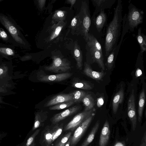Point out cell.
<instances>
[{"label":"cell","instance_id":"obj_1","mask_svg":"<svg viewBox=\"0 0 146 146\" xmlns=\"http://www.w3.org/2000/svg\"><path fill=\"white\" fill-rule=\"evenodd\" d=\"M122 1L118 0L114 9L113 18L107 27L105 39V55L107 56L117 46V42L121 35L122 17Z\"/></svg>","mask_w":146,"mask_h":146},{"label":"cell","instance_id":"obj_2","mask_svg":"<svg viewBox=\"0 0 146 146\" xmlns=\"http://www.w3.org/2000/svg\"><path fill=\"white\" fill-rule=\"evenodd\" d=\"M128 9L127 15H125L123 18V26L127 31L129 29L133 32L139 25L142 23L144 13L132 3L129 4Z\"/></svg>","mask_w":146,"mask_h":146},{"label":"cell","instance_id":"obj_3","mask_svg":"<svg viewBox=\"0 0 146 146\" xmlns=\"http://www.w3.org/2000/svg\"><path fill=\"white\" fill-rule=\"evenodd\" d=\"M63 123L47 125L42 131L39 140L41 146H51L61 135L63 129Z\"/></svg>","mask_w":146,"mask_h":146},{"label":"cell","instance_id":"obj_4","mask_svg":"<svg viewBox=\"0 0 146 146\" xmlns=\"http://www.w3.org/2000/svg\"><path fill=\"white\" fill-rule=\"evenodd\" d=\"M81 17L80 34L83 36L86 41L88 38V32L91 24V19L88 0L82 1L80 13Z\"/></svg>","mask_w":146,"mask_h":146},{"label":"cell","instance_id":"obj_5","mask_svg":"<svg viewBox=\"0 0 146 146\" xmlns=\"http://www.w3.org/2000/svg\"><path fill=\"white\" fill-rule=\"evenodd\" d=\"M95 111V109L93 108L90 110L84 111L78 113L64 127L63 131H73L75 130L80 124L94 113Z\"/></svg>","mask_w":146,"mask_h":146},{"label":"cell","instance_id":"obj_6","mask_svg":"<svg viewBox=\"0 0 146 146\" xmlns=\"http://www.w3.org/2000/svg\"><path fill=\"white\" fill-rule=\"evenodd\" d=\"M52 64L45 66V70L56 73L66 72L71 68L70 64L64 59L56 56L52 57Z\"/></svg>","mask_w":146,"mask_h":146},{"label":"cell","instance_id":"obj_7","mask_svg":"<svg viewBox=\"0 0 146 146\" xmlns=\"http://www.w3.org/2000/svg\"><path fill=\"white\" fill-rule=\"evenodd\" d=\"M0 22L17 43L25 45V43L21 37L19 30L7 17L0 14Z\"/></svg>","mask_w":146,"mask_h":146},{"label":"cell","instance_id":"obj_8","mask_svg":"<svg viewBox=\"0 0 146 146\" xmlns=\"http://www.w3.org/2000/svg\"><path fill=\"white\" fill-rule=\"evenodd\" d=\"M95 115L94 113H93L75 129L70 137V146H75L79 142L90 125Z\"/></svg>","mask_w":146,"mask_h":146},{"label":"cell","instance_id":"obj_9","mask_svg":"<svg viewBox=\"0 0 146 146\" xmlns=\"http://www.w3.org/2000/svg\"><path fill=\"white\" fill-rule=\"evenodd\" d=\"M127 114L132 124L133 130H135L137 124V119L135 108L134 91H132L128 102Z\"/></svg>","mask_w":146,"mask_h":146},{"label":"cell","instance_id":"obj_10","mask_svg":"<svg viewBox=\"0 0 146 146\" xmlns=\"http://www.w3.org/2000/svg\"><path fill=\"white\" fill-rule=\"evenodd\" d=\"M93 5L95 7V10L92 19V20L101 11L110 8L115 3L116 0H92Z\"/></svg>","mask_w":146,"mask_h":146},{"label":"cell","instance_id":"obj_11","mask_svg":"<svg viewBox=\"0 0 146 146\" xmlns=\"http://www.w3.org/2000/svg\"><path fill=\"white\" fill-rule=\"evenodd\" d=\"M80 107L75 106L68 109L53 116L50 121L52 124L58 123L59 122L77 112L80 109Z\"/></svg>","mask_w":146,"mask_h":146},{"label":"cell","instance_id":"obj_12","mask_svg":"<svg viewBox=\"0 0 146 146\" xmlns=\"http://www.w3.org/2000/svg\"><path fill=\"white\" fill-rule=\"evenodd\" d=\"M86 55L87 57L91 58L93 62L97 63L100 68L104 70L105 69L103 53L100 51L86 46Z\"/></svg>","mask_w":146,"mask_h":146},{"label":"cell","instance_id":"obj_13","mask_svg":"<svg viewBox=\"0 0 146 146\" xmlns=\"http://www.w3.org/2000/svg\"><path fill=\"white\" fill-rule=\"evenodd\" d=\"M72 75L70 73H65L55 75L41 74L38 78L40 81L43 82H58L65 80Z\"/></svg>","mask_w":146,"mask_h":146},{"label":"cell","instance_id":"obj_14","mask_svg":"<svg viewBox=\"0 0 146 146\" xmlns=\"http://www.w3.org/2000/svg\"><path fill=\"white\" fill-rule=\"evenodd\" d=\"M73 100L72 93L60 94L55 96L48 101L44 105V107H48L60 103Z\"/></svg>","mask_w":146,"mask_h":146},{"label":"cell","instance_id":"obj_15","mask_svg":"<svg viewBox=\"0 0 146 146\" xmlns=\"http://www.w3.org/2000/svg\"><path fill=\"white\" fill-rule=\"evenodd\" d=\"M110 130L108 121L106 120L102 127L100 133L99 146H106L110 138Z\"/></svg>","mask_w":146,"mask_h":146},{"label":"cell","instance_id":"obj_16","mask_svg":"<svg viewBox=\"0 0 146 146\" xmlns=\"http://www.w3.org/2000/svg\"><path fill=\"white\" fill-rule=\"evenodd\" d=\"M48 113L42 110L37 111L35 114V119L32 130L34 131L39 127L43 126L45 121L47 120Z\"/></svg>","mask_w":146,"mask_h":146},{"label":"cell","instance_id":"obj_17","mask_svg":"<svg viewBox=\"0 0 146 146\" xmlns=\"http://www.w3.org/2000/svg\"><path fill=\"white\" fill-rule=\"evenodd\" d=\"M107 19L106 13L104 11L100 12L92 20L97 31L100 32L105 25Z\"/></svg>","mask_w":146,"mask_h":146},{"label":"cell","instance_id":"obj_18","mask_svg":"<svg viewBox=\"0 0 146 146\" xmlns=\"http://www.w3.org/2000/svg\"><path fill=\"white\" fill-rule=\"evenodd\" d=\"M83 72L87 76L96 80H101L105 75L106 73L103 71L96 72L94 71L90 65L86 62L84 64Z\"/></svg>","mask_w":146,"mask_h":146},{"label":"cell","instance_id":"obj_19","mask_svg":"<svg viewBox=\"0 0 146 146\" xmlns=\"http://www.w3.org/2000/svg\"><path fill=\"white\" fill-rule=\"evenodd\" d=\"M124 98V92L121 88L114 97L112 103L113 112L115 114L117 111L119 106L123 102Z\"/></svg>","mask_w":146,"mask_h":146},{"label":"cell","instance_id":"obj_20","mask_svg":"<svg viewBox=\"0 0 146 146\" xmlns=\"http://www.w3.org/2000/svg\"><path fill=\"white\" fill-rule=\"evenodd\" d=\"M86 42H87L86 46L97 50L103 53L101 45L92 34L89 33L88 38Z\"/></svg>","mask_w":146,"mask_h":146},{"label":"cell","instance_id":"obj_21","mask_svg":"<svg viewBox=\"0 0 146 146\" xmlns=\"http://www.w3.org/2000/svg\"><path fill=\"white\" fill-rule=\"evenodd\" d=\"M100 124V121L98 120L93 127L89 135L80 146H88L93 141L99 129Z\"/></svg>","mask_w":146,"mask_h":146},{"label":"cell","instance_id":"obj_22","mask_svg":"<svg viewBox=\"0 0 146 146\" xmlns=\"http://www.w3.org/2000/svg\"><path fill=\"white\" fill-rule=\"evenodd\" d=\"M141 31L142 28L140 27L138 29L136 38L140 46V52L143 53L146 50V36L142 33Z\"/></svg>","mask_w":146,"mask_h":146},{"label":"cell","instance_id":"obj_23","mask_svg":"<svg viewBox=\"0 0 146 146\" xmlns=\"http://www.w3.org/2000/svg\"><path fill=\"white\" fill-rule=\"evenodd\" d=\"M120 46L119 44L107 56L106 64L109 70H111L113 65L115 58L118 53Z\"/></svg>","mask_w":146,"mask_h":146},{"label":"cell","instance_id":"obj_24","mask_svg":"<svg viewBox=\"0 0 146 146\" xmlns=\"http://www.w3.org/2000/svg\"><path fill=\"white\" fill-rule=\"evenodd\" d=\"M145 98V90L143 89L140 94L139 102L138 120L139 122L142 120Z\"/></svg>","mask_w":146,"mask_h":146},{"label":"cell","instance_id":"obj_25","mask_svg":"<svg viewBox=\"0 0 146 146\" xmlns=\"http://www.w3.org/2000/svg\"><path fill=\"white\" fill-rule=\"evenodd\" d=\"M81 102L84 106V111H88L92 110L93 108L95 105L94 100L90 94H86L82 99Z\"/></svg>","mask_w":146,"mask_h":146},{"label":"cell","instance_id":"obj_26","mask_svg":"<svg viewBox=\"0 0 146 146\" xmlns=\"http://www.w3.org/2000/svg\"><path fill=\"white\" fill-rule=\"evenodd\" d=\"M74 57L76 61L77 68L81 70L82 66V55L80 47L77 44H75V47L74 50Z\"/></svg>","mask_w":146,"mask_h":146},{"label":"cell","instance_id":"obj_27","mask_svg":"<svg viewBox=\"0 0 146 146\" xmlns=\"http://www.w3.org/2000/svg\"><path fill=\"white\" fill-rule=\"evenodd\" d=\"M72 86L81 89L90 90L92 89V86L88 82L82 80H77L73 82Z\"/></svg>","mask_w":146,"mask_h":146},{"label":"cell","instance_id":"obj_28","mask_svg":"<svg viewBox=\"0 0 146 146\" xmlns=\"http://www.w3.org/2000/svg\"><path fill=\"white\" fill-rule=\"evenodd\" d=\"M81 17L80 13L77 15L72 19L71 23L72 29L78 30L80 33L81 31Z\"/></svg>","mask_w":146,"mask_h":146},{"label":"cell","instance_id":"obj_29","mask_svg":"<svg viewBox=\"0 0 146 146\" xmlns=\"http://www.w3.org/2000/svg\"><path fill=\"white\" fill-rule=\"evenodd\" d=\"M74 103L73 100L60 103L50 106L49 109L50 110H60L67 108Z\"/></svg>","mask_w":146,"mask_h":146},{"label":"cell","instance_id":"obj_30","mask_svg":"<svg viewBox=\"0 0 146 146\" xmlns=\"http://www.w3.org/2000/svg\"><path fill=\"white\" fill-rule=\"evenodd\" d=\"M72 93V100L74 103L81 102L82 99L86 94L85 92L82 90H76Z\"/></svg>","mask_w":146,"mask_h":146},{"label":"cell","instance_id":"obj_31","mask_svg":"<svg viewBox=\"0 0 146 146\" xmlns=\"http://www.w3.org/2000/svg\"><path fill=\"white\" fill-rule=\"evenodd\" d=\"M72 131L68 132L61 137L56 142L54 146H64L72 135Z\"/></svg>","mask_w":146,"mask_h":146},{"label":"cell","instance_id":"obj_32","mask_svg":"<svg viewBox=\"0 0 146 146\" xmlns=\"http://www.w3.org/2000/svg\"><path fill=\"white\" fill-rule=\"evenodd\" d=\"M40 131V129H37L29 137L27 140L25 146H35V139L38 134Z\"/></svg>","mask_w":146,"mask_h":146},{"label":"cell","instance_id":"obj_33","mask_svg":"<svg viewBox=\"0 0 146 146\" xmlns=\"http://www.w3.org/2000/svg\"><path fill=\"white\" fill-rule=\"evenodd\" d=\"M62 26L57 25L49 37V40L51 41L57 37L60 34L62 30Z\"/></svg>","mask_w":146,"mask_h":146},{"label":"cell","instance_id":"obj_34","mask_svg":"<svg viewBox=\"0 0 146 146\" xmlns=\"http://www.w3.org/2000/svg\"><path fill=\"white\" fill-rule=\"evenodd\" d=\"M65 17V13L64 12L61 10H59L56 11L54 13L53 16V19L55 21H58L63 20Z\"/></svg>","mask_w":146,"mask_h":146},{"label":"cell","instance_id":"obj_35","mask_svg":"<svg viewBox=\"0 0 146 146\" xmlns=\"http://www.w3.org/2000/svg\"><path fill=\"white\" fill-rule=\"evenodd\" d=\"M0 53L8 56H12L15 54V52L13 49L7 47H0Z\"/></svg>","mask_w":146,"mask_h":146},{"label":"cell","instance_id":"obj_36","mask_svg":"<svg viewBox=\"0 0 146 146\" xmlns=\"http://www.w3.org/2000/svg\"><path fill=\"white\" fill-rule=\"evenodd\" d=\"M7 34L3 29L0 28V37L4 40H6L8 38Z\"/></svg>","mask_w":146,"mask_h":146},{"label":"cell","instance_id":"obj_37","mask_svg":"<svg viewBox=\"0 0 146 146\" xmlns=\"http://www.w3.org/2000/svg\"><path fill=\"white\" fill-rule=\"evenodd\" d=\"M104 104V100L102 97L97 99V105L99 107H100L102 106Z\"/></svg>","mask_w":146,"mask_h":146},{"label":"cell","instance_id":"obj_38","mask_svg":"<svg viewBox=\"0 0 146 146\" xmlns=\"http://www.w3.org/2000/svg\"><path fill=\"white\" fill-rule=\"evenodd\" d=\"M139 146H146V134L145 133L144 136L142 139L141 143Z\"/></svg>","mask_w":146,"mask_h":146},{"label":"cell","instance_id":"obj_39","mask_svg":"<svg viewBox=\"0 0 146 146\" xmlns=\"http://www.w3.org/2000/svg\"><path fill=\"white\" fill-rule=\"evenodd\" d=\"M114 146H126V145L124 142L118 141L115 143Z\"/></svg>","mask_w":146,"mask_h":146},{"label":"cell","instance_id":"obj_40","mask_svg":"<svg viewBox=\"0 0 146 146\" xmlns=\"http://www.w3.org/2000/svg\"><path fill=\"white\" fill-rule=\"evenodd\" d=\"M45 1V0L38 1V5L40 9H42L44 5Z\"/></svg>","mask_w":146,"mask_h":146},{"label":"cell","instance_id":"obj_41","mask_svg":"<svg viewBox=\"0 0 146 146\" xmlns=\"http://www.w3.org/2000/svg\"><path fill=\"white\" fill-rule=\"evenodd\" d=\"M135 74L137 77L140 76L142 74V72L141 70L138 68L136 70Z\"/></svg>","mask_w":146,"mask_h":146},{"label":"cell","instance_id":"obj_42","mask_svg":"<svg viewBox=\"0 0 146 146\" xmlns=\"http://www.w3.org/2000/svg\"><path fill=\"white\" fill-rule=\"evenodd\" d=\"M5 67H0V76L5 73Z\"/></svg>","mask_w":146,"mask_h":146},{"label":"cell","instance_id":"obj_43","mask_svg":"<svg viewBox=\"0 0 146 146\" xmlns=\"http://www.w3.org/2000/svg\"><path fill=\"white\" fill-rule=\"evenodd\" d=\"M76 0H68V1L70 3L71 5V7L72 6V5L74 4L75 2L76 1Z\"/></svg>","mask_w":146,"mask_h":146},{"label":"cell","instance_id":"obj_44","mask_svg":"<svg viewBox=\"0 0 146 146\" xmlns=\"http://www.w3.org/2000/svg\"><path fill=\"white\" fill-rule=\"evenodd\" d=\"M70 137L68 139L67 142L66 143L64 146H70Z\"/></svg>","mask_w":146,"mask_h":146},{"label":"cell","instance_id":"obj_45","mask_svg":"<svg viewBox=\"0 0 146 146\" xmlns=\"http://www.w3.org/2000/svg\"><path fill=\"white\" fill-rule=\"evenodd\" d=\"M1 102V98L0 97V102Z\"/></svg>","mask_w":146,"mask_h":146},{"label":"cell","instance_id":"obj_46","mask_svg":"<svg viewBox=\"0 0 146 146\" xmlns=\"http://www.w3.org/2000/svg\"><path fill=\"white\" fill-rule=\"evenodd\" d=\"M1 1V0H0V1Z\"/></svg>","mask_w":146,"mask_h":146}]
</instances>
